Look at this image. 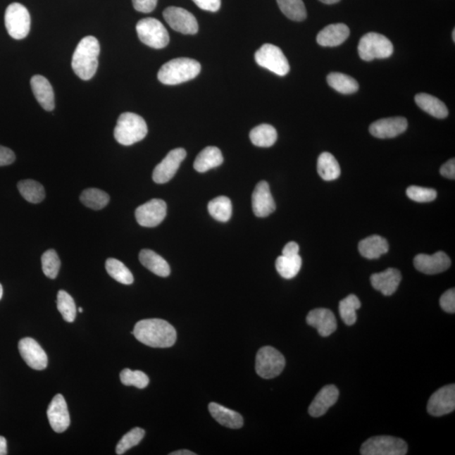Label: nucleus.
Listing matches in <instances>:
<instances>
[{
  "label": "nucleus",
  "mask_w": 455,
  "mask_h": 455,
  "mask_svg": "<svg viewBox=\"0 0 455 455\" xmlns=\"http://www.w3.org/2000/svg\"><path fill=\"white\" fill-rule=\"evenodd\" d=\"M201 10L216 12L220 10L221 0H192Z\"/></svg>",
  "instance_id": "47"
},
{
  "label": "nucleus",
  "mask_w": 455,
  "mask_h": 455,
  "mask_svg": "<svg viewBox=\"0 0 455 455\" xmlns=\"http://www.w3.org/2000/svg\"><path fill=\"white\" fill-rule=\"evenodd\" d=\"M409 123L405 118L397 117L378 120L369 127L370 134L378 139H392L406 130Z\"/></svg>",
  "instance_id": "18"
},
{
  "label": "nucleus",
  "mask_w": 455,
  "mask_h": 455,
  "mask_svg": "<svg viewBox=\"0 0 455 455\" xmlns=\"http://www.w3.org/2000/svg\"><path fill=\"white\" fill-rule=\"evenodd\" d=\"M137 340L156 349H167L177 341V330L169 322L161 319H147L137 322L132 332Z\"/></svg>",
  "instance_id": "1"
},
{
  "label": "nucleus",
  "mask_w": 455,
  "mask_h": 455,
  "mask_svg": "<svg viewBox=\"0 0 455 455\" xmlns=\"http://www.w3.org/2000/svg\"><path fill=\"white\" fill-rule=\"evenodd\" d=\"M359 54L364 61L387 58L393 54L392 42L387 37L375 32H369L360 39Z\"/></svg>",
  "instance_id": "5"
},
{
  "label": "nucleus",
  "mask_w": 455,
  "mask_h": 455,
  "mask_svg": "<svg viewBox=\"0 0 455 455\" xmlns=\"http://www.w3.org/2000/svg\"><path fill=\"white\" fill-rule=\"evenodd\" d=\"M106 269L111 278L123 285H130L134 282V276L130 270L122 261L114 258L107 259Z\"/></svg>",
  "instance_id": "37"
},
{
  "label": "nucleus",
  "mask_w": 455,
  "mask_h": 455,
  "mask_svg": "<svg viewBox=\"0 0 455 455\" xmlns=\"http://www.w3.org/2000/svg\"><path fill=\"white\" fill-rule=\"evenodd\" d=\"M21 196L31 204H39L45 199L44 187L34 180H24L18 183Z\"/></svg>",
  "instance_id": "34"
},
{
  "label": "nucleus",
  "mask_w": 455,
  "mask_h": 455,
  "mask_svg": "<svg viewBox=\"0 0 455 455\" xmlns=\"http://www.w3.org/2000/svg\"><path fill=\"white\" fill-rule=\"evenodd\" d=\"M144 435L145 431L144 429L140 428L132 429L130 432H128L127 435H124L123 439L120 440L117 445V449H116V453L118 455L125 454L127 450H130L132 447H135V446L139 444L142 440L144 439Z\"/></svg>",
  "instance_id": "41"
},
{
  "label": "nucleus",
  "mask_w": 455,
  "mask_h": 455,
  "mask_svg": "<svg viewBox=\"0 0 455 455\" xmlns=\"http://www.w3.org/2000/svg\"><path fill=\"white\" fill-rule=\"evenodd\" d=\"M187 156L186 150L182 148L171 150L153 171L154 182L165 184L177 174L180 166Z\"/></svg>",
  "instance_id": "13"
},
{
  "label": "nucleus",
  "mask_w": 455,
  "mask_h": 455,
  "mask_svg": "<svg viewBox=\"0 0 455 455\" xmlns=\"http://www.w3.org/2000/svg\"><path fill=\"white\" fill-rule=\"evenodd\" d=\"M302 267V258L299 255L295 256H279L276 261V269L283 278L291 279L297 276Z\"/></svg>",
  "instance_id": "33"
},
{
  "label": "nucleus",
  "mask_w": 455,
  "mask_h": 455,
  "mask_svg": "<svg viewBox=\"0 0 455 455\" xmlns=\"http://www.w3.org/2000/svg\"><path fill=\"white\" fill-rule=\"evenodd\" d=\"M320 1L326 4H333L338 3L340 0H320Z\"/></svg>",
  "instance_id": "53"
},
{
  "label": "nucleus",
  "mask_w": 455,
  "mask_h": 455,
  "mask_svg": "<svg viewBox=\"0 0 455 455\" xmlns=\"http://www.w3.org/2000/svg\"><path fill=\"white\" fill-rule=\"evenodd\" d=\"M223 162H224V157L220 149L213 146H208L199 154L193 166L197 173H204L206 171L221 166Z\"/></svg>",
  "instance_id": "26"
},
{
  "label": "nucleus",
  "mask_w": 455,
  "mask_h": 455,
  "mask_svg": "<svg viewBox=\"0 0 455 455\" xmlns=\"http://www.w3.org/2000/svg\"><path fill=\"white\" fill-rule=\"evenodd\" d=\"M453 41L455 42V30L453 31Z\"/></svg>",
  "instance_id": "55"
},
{
  "label": "nucleus",
  "mask_w": 455,
  "mask_h": 455,
  "mask_svg": "<svg viewBox=\"0 0 455 455\" xmlns=\"http://www.w3.org/2000/svg\"><path fill=\"white\" fill-rule=\"evenodd\" d=\"M414 266L418 271L427 275L444 273L451 266V261L446 253L436 252L433 255L419 254L415 257Z\"/></svg>",
  "instance_id": "17"
},
{
  "label": "nucleus",
  "mask_w": 455,
  "mask_h": 455,
  "mask_svg": "<svg viewBox=\"0 0 455 455\" xmlns=\"http://www.w3.org/2000/svg\"><path fill=\"white\" fill-rule=\"evenodd\" d=\"M406 195L410 199L418 203H429L436 199L437 193L435 189L411 186L407 188Z\"/></svg>",
  "instance_id": "44"
},
{
  "label": "nucleus",
  "mask_w": 455,
  "mask_h": 455,
  "mask_svg": "<svg viewBox=\"0 0 455 455\" xmlns=\"http://www.w3.org/2000/svg\"><path fill=\"white\" fill-rule=\"evenodd\" d=\"M136 30L139 40L152 49H161L169 44V33L165 25L157 19L141 20L137 23Z\"/></svg>",
  "instance_id": "6"
},
{
  "label": "nucleus",
  "mask_w": 455,
  "mask_h": 455,
  "mask_svg": "<svg viewBox=\"0 0 455 455\" xmlns=\"http://www.w3.org/2000/svg\"><path fill=\"white\" fill-rule=\"evenodd\" d=\"M201 71V64L194 59L178 58L170 60L161 68L158 79L162 84L175 85L196 78Z\"/></svg>",
  "instance_id": "3"
},
{
  "label": "nucleus",
  "mask_w": 455,
  "mask_h": 455,
  "mask_svg": "<svg viewBox=\"0 0 455 455\" xmlns=\"http://www.w3.org/2000/svg\"><path fill=\"white\" fill-rule=\"evenodd\" d=\"M455 409V385H449L437 389L428 403V413L442 416L451 413Z\"/></svg>",
  "instance_id": "14"
},
{
  "label": "nucleus",
  "mask_w": 455,
  "mask_h": 455,
  "mask_svg": "<svg viewBox=\"0 0 455 455\" xmlns=\"http://www.w3.org/2000/svg\"><path fill=\"white\" fill-rule=\"evenodd\" d=\"M440 306L445 312L454 314L455 312V291L454 289L446 291L445 293L441 296Z\"/></svg>",
  "instance_id": "45"
},
{
  "label": "nucleus",
  "mask_w": 455,
  "mask_h": 455,
  "mask_svg": "<svg viewBox=\"0 0 455 455\" xmlns=\"http://www.w3.org/2000/svg\"><path fill=\"white\" fill-rule=\"evenodd\" d=\"M79 312H80V313H82V312H83V308H81V307H80V308H79Z\"/></svg>",
  "instance_id": "56"
},
{
  "label": "nucleus",
  "mask_w": 455,
  "mask_h": 455,
  "mask_svg": "<svg viewBox=\"0 0 455 455\" xmlns=\"http://www.w3.org/2000/svg\"><path fill=\"white\" fill-rule=\"evenodd\" d=\"M170 455H196V454L192 451H189V450L187 449H182L178 450V451L170 453Z\"/></svg>",
  "instance_id": "52"
},
{
  "label": "nucleus",
  "mask_w": 455,
  "mask_h": 455,
  "mask_svg": "<svg viewBox=\"0 0 455 455\" xmlns=\"http://www.w3.org/2000/svg\"><path fill=\"white\" fill-rule=\"evenodd\" d=\"M317 170L324 181H334L341 175L339 163L332 154L324 152L320 154L317 161Z\"/></svg>",
  "instance_id": "30"
},
{
  "label": "nucleus",
  "mask_w": 455,
  "mask_h": 455,
  "mask_svg": "<svg viewBox=\"0 0 455 455\" xmlns=\"http://www.w3.org/2000/svg\"><path fill=\"white\" fill-rule=\"evenodd\" d=\"M120 380L124 385L135 386L139 389L147 387L149 383V377L144 372L132 371L130 368L123 369L120 373Z\"/></svg>",
  "instance_id": "42"
},
{
  "label": "nucleus",
  "mask_w": 455,
  "mask_h": 455,
  "mask_svg": "<svg viewBox=\"0 0 455 455\" xmlns=\"http://www.w3.org/2000/svg\"><path fill=\"white\" fill-rule=\"evenodd\" d=\"M166 213L167 205L165 201L152 199L136 209L135 217L139 225L154 228L161 224L165 220Z\"/></svg>",
  "instance_id": "12"
},
{
  "label": "nucleus",
  "mask_w": 455,
  "mask_h": 455,
  "mask_svg": "<svg viewBox=\"0 0 455 455\" xmlns=\"http://www.w3.org/2000/svg\"><path fill=\"white\" fill-rule=\"evenodd\" d=\"M3 297V287L1 285H0V299H1Z\"/></svg>",
  "instance_id": "54"
},
{
  "label": "nucleus",
  "mask_w": 455,
  "mask_h": 455,
  "mask_svg": "<svg viewBox=\"0 0 455 455\" xmlns=\"http://www.w3.org/2000/svg\"><path fill=\"white\" fill-rule=\"evenodd\" d=\"M255 60L259 66L267 68L278 76H285L290 70L289 61L278 46L264 44L256 51Z\"/></svg>",
  "instance_id": "9"
},
{
  "label": "nucleus",
  "mask_w": 455,
  "mask_h": 455,
  "mask_svg": "<svg viewBox=\"0 0 455 455\" xmlns=\"http://www.w3.org/2000/svg\"><path fill=\"white\" fill-rule=\"evenodd\" d=\"M210 216L220 222H228L232 216V204L229 197L220 196L210 201L208 206Z\"/></svg>",
  "instance_id": "35"
},
{
  "label": "nucleus",
  "mask_w": 455,
  "mask_h": 455,
  "mask_svg": "<svg viewBox=\"0 0 455 455\" xmlns=\"http://www.w3.org/2000/svg\"><path fill=\"white\" fill-rule=\"evenodd\" d=\"M299 247L296 242H291L287 243L282 250V256H295L299 255Z\"/></svg>",
  "instance_id": "50"
},
{
  "label": "nucleus",
  "mask_w": 455,
  "mask_h": 455,
  "mask_svg": "<svg viewBox=\"0 0 455 455\" xmlns=\"http://www.w3.org/2000/svg\"><path fill=\"white\" fill-rule=\"evenodd\" d=\"M350 35V30L342 23L328 25L317 35L316 41L322 46H337L344 42Z\"/></svg>",
  "instance_id": "23"
},
{
  "label": "nucleus",
  "mask_w": 455,
  "mask_h": 455,
  "mask_svg": "<svg viewBox=\"0 0 455 455\" xmlns=\"http://www.w3.org/2000/svg\"><path fill=\"white\" fill-rule=\"evenodd\" d=\"M285 359L273 347H264L258 351L256 359V371L263 379L276 378L285 367Z\"/></svg>",
  "instance_id": "8"
},
{
  "label": "nucleus",
  "mask_w": 455,
  "mask_h": 455,
  "mask_svg": "<svg viewBox=\"0 0 455 455\" xmlns=\"http://www.w3.org/2000/svg\"><path fill=\"white\" fill-rule=\"evenodd\" d=\"M339 397V390L336 386L329 385L325 386L317 394L314 401L308 407V413L313 418H320L326 413L330 407L336 404Z\"/></svg>",
  "instance_id": "21"
},
{
  "label": "nucleus",
  "mask_w": 455,
  "mask_h": 455,
  "mask_svg": "<svg viewBox=\"0 0 455 455\" xmlns=\"http://www.w3.org/2000/svg\"><path fill=\"white\" fill-rule=\"evenodd\" d=\"M328 82L335 91L345 94L357 92L359 88L357 80L342 73H330L328 76Z\"/></svg>",
  "instance_id": "32"
},
{
  "label": "nucleus",
  "mask_w": 455,
  "mask_h": 455,
  "mask_svg": "<svg viewBox=\"0 0 455 455\" xmlns=\"http://www.w3.org/2000/svg\"><path fill=\"white\" fill-rule=\"evenodd\" d=\"M142 265L158 277L166 278L170 274V268L167 261L156 252L144 249L139 253Z\"/></svg>",
  "instance_id": "27"
},
{
  "label": "nucleus",
  "mask_w": 455,
  "mask_h": 455,
  "mask_svg": "<svg viewBox=\"0 0 455 455\" xmlns=\"http://www.w3.org/2000/svg\"><path fill=\"white\" fill-rule=\"evenodd\" d=\"M4 23L8 35L16 40L27 37L31 29V16L23 4L13 3L8 6L4 15Z\"/></svg>",
  "instance_id": "7"
},
{
  "label": "nucleus",
  "mask_w": 455,
  "mask_h": 455,
  "mask_svg": "<svg viewBox=\"0 0 455 455\" xmlns=\"http://www.w3.org/2000/svg\"><path fill=\"white\" fill-rule=\"evenodd\" d=\"M361 307V302L354 294H350L339 304L341 318L347 325H353L357 321V311Z\"/></svg>",
  "instance_id": "36"
},
{
  "label": "nucleus",
  "mask_w": 455,
  "mask_h": 455,
  "mask_svg": "<svg viewBox=\"0 0 455 455\" xmlns=\"http://www.w3.org/2000/svg\"><path fill=\"white\" fill-rule=\"evenodd\" d=\"M148 134L147 124L139 115L125 113L120 116L114 137L120 144L130 146L143 140Z\"/></svg>",
  "instance_id": "4"
},
{
  "label": "nucleus",
  "mask_w": 455,
  "mask_h": 455,
  "mask_svg": "<svg viewBox=\"0 0 455 455\" xmlns=\"http://www.w3.org/2000/svg\"><path fill=\"white\" fill-rule=\"evenodd\" d=\"M440 173L443 177L448 179H455V160L451 158L445 164L442 166L440 168Z\"/></svg>",
  "instance_id": "49"
},
{
  "label": "nucleus",
  "mask_w": 455,
  "mask_h": 455,
  "mask_svg": "<svg viewBox=\"0 0 455 455\" xmlns=\"http://www.w3.org/2000/svg\"><path fill=\"white\" fill-rule=\"evenodd\" d=\"M167 24L175 32L185 35H194L199 32V23L192 13L179 7H168L163 12Z\"/></svg>",
  "instance_id": "11"
},
{
  "label": "nucleus",
  "mask_w": 455,
  "mask_h": 455,
  "mask_svg": "<svg viewBox=\"0 0 455 455\" xmlns=\"http://www.w3.org/2000/svg\"><path fill=\"white\" fill-rule=\"evenodd\" d=\"M34 96L42 108L51 111L55 107L54 89L49 80L42 75H34L31 80Z\"/></svg>",
  "instance_id": "24"
},
{
  "label": "nucleus",
  "mask_w": 455,
  "mask_h": 455,
  "mask_svg": "<svg viewBox=\"0 0 455 455\" xmlns=\"http://www.w3.org/2000/svg\"><path fill=\"white\" fill-rule=\"evenodd\" d=\"M407 444L404 440L390 436H377L368 439L361 447L363 455H405Z\"/></svg>",
  "instance_id": "10"
},
{
  "label": "nucleus",
  "mask_w": 455,
  "mask_h": 455,
  "mask_svg": "<svg viewBox=\"0 0 455 455\" xmlns=\"http://www.w3.org/2000/svg\"><path fill=\"white\" fill-rule=\"evenodd\" d=\"M15 161V153L11 149L0 145V166L11 165Z\"/></svg>",
  "instance_id": "48"
},
{
  "label": "nucleus",
  "mask_w": 455,
  "mask_h": 455,
  "mask_svg": "<svg viewBox=\"0 0 455 455\" xmlns=\"http://www.w3.org/2000/svg\"><path fill=\"white\" fill-rule=\"evenodd\" d=\"M252 209L256 217L265 218L273 213L276 204L267 182L261 181L256 185L252 194Z\"/></svg>",
  "instance_id": "19"
},
{
  "label": "nucleus",
  "mask_w": 455,
  "mask_h": 455,
  "mask_svg": "<svg viewBox=\"0 0 455 455\" xmlns=\"http://www.w3.org/2000/svg\"><path fill=\"white\" fill-rule=\"evenodd\" d=\"M307 324L318 330L321 337L330 336L337 328L336 316L328 308H315L308 313Z\"/></svg>",
  "instance_id": "20"
},
{
  "label": "nucleus",
  "mask_w": 455,
  "mask_h": 455,
  "mask_svg": "<svg viewBox=\"0 0 455 455\" xmlns=\"http://www.w3.org/2000/svg\"><path fill=\"white\" fill-rule=\"evenodd\" d=\"M359 250L365 258L378 259L389 251L387 240L380 235H372L360 242Z\"/></svg>",
  "instance_id": "28"
},
{
  "label": "nucleus",
  "mask_w": 455,
  "mask_h": 455,
  "mask_svg": "<svg viewBox=\"0 0 455 455\" xmlns=\"http://www.w3.org/2000/svg\"><path fill=\"white\" fill-rule=\"evenodd\" d=\"M401 278L399 270L388 268L384 272L373 274L370 281L373 289L380 291L385 296H390L396 293Z\"/></svg>",
  "instance_id": "22"
},
{
  "label": "nucleus",
  "mask_w": 455,
  "mask_h": 455,
  "mask_svg": "<svg viewBox=\"0 0 455 455\" xmlns=\"http://www.w3.org/2000/svg\"><path fill=\"white\" fill-rule=\"evenodd\" d=\"M7 454V442L4 437L0 436V455Z\"/></svg>",
  "instance_id": "51"
},
{
  "label": "nucleus",
  "mask_w": 455,
  "mask_h": 455,
  "mask_svg": "<svg viewBox=\"0 0 455 455\" xmlns=\"http://www.w3.org/2000/svg\"><path fill=\"white\" fill-rule=\"evenodd\" d=\"M279 8L287 18L294 21L306 19L307 11L303 0H277Z\"/></svg>",
  "instance_id": "39"
},
{
  "label": "nucleus",
  "mask_w": 455,
  "mask_h": 455,
  "mask_svg": "<svg viewBox=\"0 0 455 455\" xmlns=\"http://www.w3.org/2000/svg\"><path fill=\"white\" fill-rule=\"evenodd\" d=\"M47 418L51 428L56 432L66 431L70 425V416L66 399L62 394H57L51 401L47 409Z\"/></svg>",
  "instance_id": "16"
},
{
  "label": "nucleus",
  "mask_w": 455,
  "mask_h": 455,
  "mask_svg": "<svg viewBox=\"0 0 455 455\" xmlns=\"http://www.w3.org/2000/svg\"><path fill=\"white\" fill-rule=\"evenodd\" d=\"M158 0H132V4L137 11L150 13L156 8Z\"/></svg>",
  "instance_id": "46"
},
{
  "label": "nucleus",
  "mask_w": 455,
  "mask_h": 455,
  "mask_svg": "<svg viewBox=\"0 0 455 455\" xmlns=\"http://www.w3.org/2000/svg\"><path fill=\"white\" fill-rule=\"evenodd\" d=\"M19 351L24 361L35 370H44L47 366V356L37 342L31 337L21 339Z\"/></svg>",
  "instance_id": "15"
},
{
  "label": "nucleus",
  "mask_w": 455,
  "mask_h": 455,
  "mask_svg": "<svg viewBox=\"0 0 455 455\" xmlns=\"http://www.w3.org/2000/svg\"><path fill=\"white\" fill-rule=\"evenodd\" d=\"M100 50V44L94 37H85L80 42L72 58L73 70L79 78L89 80L96 75Z\"/></svg>",
  "instance_id": "2"
},
{
  "label": "nucleus",
  "mask_w": 455,
  "mask_h": 455,
  "mask_svg": "<svg viewBox=\"0 0 455 455\" xmlns=\"http://www.w3.org/2000/svg\"><path fill=\"white\" fill-rule=\"evenodd\" d=\"M42 271L47 278L54 279L57 278L61 261L53 249L46 251L42 256Z\"/></svg>",
  "instance_id": "43"
},
{
  "label": "nucleus",
  "mask_w": 455,
  "mask_h": 455,
  "mask_svg": "<svg viewBox=\"0 0 455 455\" xmlns=\"http://www.w3.org/2000/svg\"><path fill=\"white\" fill-rule=\"evenodd\" d=\"M57 307L64 320L68 323L75 321L77 313L75 300L66 291L60 290L58 292Z\"/></svg>",
  "instance_id": "40"
},
{
  "label": "nucleus",
  "mask_w": 455,
  "mask_h": 455,
  "mask_svg": "<svg viewBox=\"0 0 455 455\" xmlns=\"http://www.w3.org/2000/svg\"><path fill=\"white\" fill-rule=\"evenodd\" d=\"M80 201L87 207L94 210L104 208L110 201L106 192L97 188H89L80 195Z\"/></svg>",
  "instance_id": "38"
},
{
  "label": "nucleus",
  "mask_w": 455,
  "mask_h": 455,
  "mask_svg": "<svg viewBox=\"0 0 455 455\" xmlns=\"http://www.w3.org/2000/svg\"><path fill=\"white\" fill-rule=\"evenodd\" d=\"M250 139L251 143L257 147H271L278 139V132L269 124H261L251 131Z\"/></svg>",
  "instance_id": "31"
},
{
  "label": "nucleus",
  "mask_w": 455,
  "mask_h": 455,
  "mask_svg": "<svg viewBox=\"0 0 455 455\" xmlns=\"http://www.w3.org/2000/svg\"><path fill=\"white\" fill-rule=\"evenodd\" d=\"M416 105L420 109L426 111L429 115L436 118L443 119L448 117L449 110L447 106L439 98L426 93H420L415 97Z\"/></svg>",
  "instance_id": "29"
},
{
  "label": "nucleus",
  "mask_w": 455,
  "mask_h": 455,
  "mask_svg": "<svg viewBox=\"0 0 455 455\" xmlns=\"http://www.w3.org/2000/svg\"><path fill=\"white\" fill-rule=\"evenodd\" d=\"M210 414L223 426L232 429H239L243 427L244 420L242 415L217 403H210L208 406Z\"/></svg>",
  "instance_id": "25"
}]
</instances>
